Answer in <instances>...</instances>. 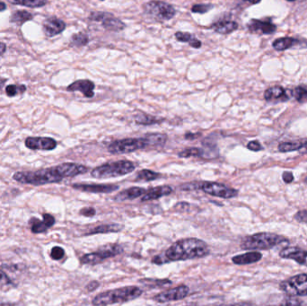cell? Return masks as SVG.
Instances as JSON below:
<instances>
[{
    "mask_svg": "<svg viewBox=\"0 0 307 306\" xmlns=\"http://www.w3.org/2000/svg\"><path fill=\"white\" fill-rule=\"evenodd\" d=\"M87 172L88 168L85 165L65 163L42 170L18 172L13 175V179L23 184L40 186L50 183H58L65 178L84 174Z\"/></svg>",
    "mask_w": 307,
    "mask_h": 306,
    "instance_id": "6da1fadb",
    "label": "cell"
},
{
    "mask_svg": "<svg viewBox=\"0 0 307 306\" xmlns=\"http://www.w3.org/2000/svg\"><path fill=\"white\" fill-rule=\"evenodd\" d=\"M209 253V246L204 241L197 238L182 239L171 245L163 255L154 257L152 262L161 265L172 261H188L203 258Z\"/></svg>",
    "mask_w": 307,
    "mask_h": 306,
    "instance_id": "7a4b0ae2",
    "label": "cell"
},
{
    "mask_svg": "<svg viewBox=\"0 0 307 306\" xmlns=\"http://www.w3.org/2000/svg\"><path fill=\"white\" fill-rule=\"evenodd\" d=\"M167 140V136L161 133H150L142 137L125 138L112 143L108 147L111 153H129L148 147H162Z\"/></svg>",
    "mask_w": 307,
    "mask_h": 306,
    "instance_id": "3957f363",
    "label": "cell"
},
{
    "mask_svg": "<svg viewBox=\"0 0 307 306\" xmlns=\"http://www.w3.org/2000/svg\"><path fill=\"white\" fill-rule=\"evenodd\" d=\"M143 291L137 287H125L109 290L97 295L92 304L94 306H110L134 300L142 295Z\"/></svg>",
    "mask_w": 307,
    "mask_h": 306,
    "instance_id": "277c9868",
    "label": "cell"
},
{
    "mask_svg": "<svg viewBox=\"0 0 307 306\" xmlns=\"http://www.w3.org/2000/svg\"><path fill=\"white\" fill-rule=\"evenodd\" d=\"M288 243V239L275 233L259 232L245 237L241 248L244 249H270L280 244Z\"/></svg>",
    "mask_w": 307,
    "mask_h": 306,
    "instance_id": "5b68a950",
    "label": "cell"
},
{
    "mask_svg": "<svg viewBox=\"0 0 307 306\" xmlns=\"http://www.w3.org/2000/svg\"><path fill=\"white\" fill-rule=\"evenodd\" d=\"M181 189L184 191H190V190H201L205 193L217 197L222 199H232L238 195V191L233 189V188L228 187L225 184L218 183V182H197L186 183L183 185Z\"/></svg>",
    "mask_w": 307,
    "mask_h": 306,
    "instance_id": "8992f818",
    "label": "cell"
},
{
    "mask_svg": "<svg viewBox=\"0 0 307 306\" xmlns=\"http://www.w3.org/2000/svg\"><path fill=\"white\" fill-rule=\"evenodd\" d=\"M136 165L134 163L127 160H119L117 162L107 163L96 167L91 172V175L97 179L103 178H115L126 175L135 170Z\"/></svg>",
    "mask_w": 307,
    "mask_h": 306,
    "instance_id": "52a82bcc",
    "label": "cell"
},
{
    "mask_svg": "<svg viewBox=\"0 0 307 306\" xmlns=\"http://www.w3.org/2000/svg\"><path fill=\"white\" fill-rule=\"evenodd\" d=\"M143 11L147 17L154 21L163 23L175 17L176 10L169 3L159 0H151L143 6Z\"/></svg>",
    "mask_w": 307,
    "mask_h": 306,
    "instance_id": "ba28073f",
    "label": "cell"
},
{
    "mask_svg": "<svg viewBox=\"0 0 307 306\" xmlns=\"http://www.w3.org/2000/svg\"><path fill=\"white\" fill-rule=\"evenodd\" d=\"M123 249L119 244H107L103 247H101L97 251H94L91 253H87L83 256L80 261L83 264H99L109 258H113L116 255L122 253Z\"/></svg>",
    "mask_w": 307,
    "mask_h": 306,
    "instance_id": "9c48e42d",
    "label": "cell"
},
{
    "mask_svg": "<svg viewBox=\"0 0 307 306\" xmlns=\"http://www.w3.org/2000/svg\"><path fill=\"white\" fill-rule=\"evenodd\" d=\"M280 288L291 296H307V274H299L285 280Z\"/></svg>",
    "mask_w": 307,
    "mask_h": 306,
    "instance_id": "30bf717a",
    "label": "cell"
},
{
    "mask_svg": "<svg viewBox=\"0 0 307 306\" xmlns=\"http://www.w3.org/2000/svg\"><path fill=\"white\" fill-rule=\"evenodd\" d=\"M189 291L190 289H189L187 286L181 285V286L174 287V288H171V289L165 291V292H161L159 294L154 295L153 299L154 301L160 303V304L182 300L187 296Z\"/></svg>",
    "mask_w": 307,
    "mask_h": 306,
    "instance_id": "8fae6325",
    "label": "cell"
},
{
    "mask_svg": "<svg viewBox=\"0 0 307 306\" xmlns=\"http://www.w3.org/2000/svg\"><path fill=\"white\" fill-rule=\"evenodd\" d=\"M57 141L51 137L30 136L25 139V147L32 150H53L57 148Z\"/></svg>",
    "mask_w": 307,
    "mask_h": 306,
    "instance_id": "7c38bea8",
    "label": "cell"
},
{
    "mask_svg": "<svg viewBox=\"0 0 307 306\" xmlns=\"http://www.w3.org/2000/svg\"><path fill=\"white\" fill-rule=\"evenodd\" d=\"M66 27V23L61 19L55 17L47 18L42 23L43 33L49 38H52L61 34L65 31Z\"/></svg>",
    "mask_w": 307,
    "mask_h": 306,
    "instance_id": "4fadbf2b",
    "label": "cell"
},
{
    "mask_svg": "<svg viewBox=\"0 0 307 306\" xmlns=\"http://www.w3.org/2000/svg\"><path fill=\"white\" fill-rule=\"evenodd\" d=\"M292 96L289 89H285L282 86H273L268 88L264 93V98L267 102H284L288 101Z\"/></svg>",
    "mask_w": 307,
    "mask_h": 306,
    "instance_id": "5bb4252c",
    "label": "cell"
},
{
    "mask_svg": "<svg viewBox=\"0 0 307 306\" xmlns=\"http://www.w3.org/2000/svg\"><path fill=\"white\" fill-rule=\"evenodd\" d=\"M75 190L90 193H110L119 190V186L115 184H81L76 183L72 185Z\"/></svg>",
    "mask_w": 307,
    "mask_h": 306,
    "instance_id": "9a60e30c",
    "label": "cell"
},
{
    "mask_svg": "<svg viewBox=\"0 0 307 306\" xmlns=\"http://www.w3.org/2000/svg\"><path fill=\"white\" fill-rule=\"evenodd\" d=\"M247 28L251 34H272L276 32L277 26L274 23L258 19H251L247 23Z\"/></svg>",
    "mask_w": 307,
    "mask_h": 306,
    "instance_id": "2e32d148",
    "label": "cell"
},
{
    "mask_svg": "<svg viewBox=\"0 0 307 306\" xmlns=\"http://www.w3.org/2000/svg\"><path fill=\"white\" fill-rule=\"evenodd\" d=\"M279 256L283 259L293 260L300 265L307 267V250L297 247H288L279 252Z\"/></svg>",
    "mask_w": 307,
    "mask_h": 306,
    "instance_id": "e0dca14e",
    "label": "cell"
},
{
    "mask_svg": "<svg viewBox=\"0 0 307 306\" xmlns=\"http://www.w3.org/2000/svg\"><path fill=\"white\" fill-rule=\"evenodd\" d=\"M95 88H96V85L93 81L83 79L75 81L74 83L68 85L67 90L68 92L79 91L86 98H92L95 96Z\"/></svg>",
    "mask_w": 307,
    "mask_h": 306,
    "instance_id": "ac0fdd59",
    "label": "cell"
},
{
    "mask_svg": "<svg viewBox=\"0 0 307 306\" xmlns=\"http://www.w3.org/2000/svg\"><path fill=\"white\" fill-rule=\"evenodd\" d=\"M238 23L234 21L228 20V19H222L218 20L214 23L211 24V29L216 34H231L238 29Z\"/></svg>",
    "mask_w": 307,
    "mask_h": 306,
    "instance_id": "d6986e66",
    "label": "cell"
},
{
    "mask_svg": "<svg viewBox=\"0 0 307 306\" xmlns=\"http://www.w3.org/2000/svg\"><path fill=\"white\" fill-rule=\"evenodd\" d=\"M43 221H40L37 218H33L32 221L30 222L32 224V232L34 233H40L44 232L51 228L55 224V218L54 216L50 214H43Z\"/></svg>",
    "mask_w": 307,
    "mask_h": 306,
    "instance_id": "ffe728a7",
    "label": "cell"
},
{
    "mask_svg": "<svg viewBox=\"0 0 307 306\" xmlns=\"http://www.w3.org/2000/svg\"><path fill=\"white\" fill-rule=\"evenodd\" d=\"M102 26L107 31L118 33L121 32L126 28V24L119 18H116L113 14L107 13V15L103 18L102 22Z\"/></svg>",
    "mask_w": 307,
    "mask_h": 306,
    "instance_id": "44dd1931",
    "label": "cell"
},
{
    "mask_svg": "<svg viewBox=\"0 0 307 306\" xmlns=\"http://www.w3.org/2000/svg\"><path fill=\"white\" fill-rule=\"evenodd\" d=\"M172 192H173V189L168 185L152 188L144 194L141 201L145 202V201H149V200L158 199L162 197L170 195Z\"/></svg>",
    "mask_w": 307,
    "mask_h": 306,
    "instance_id": "7402d4cb",
    "label": "cell"
},
{
    "mask_svg": "<svg viewBox=\"0 0 307 306\" xmlns=\"http://www.w3.org/2000/svg\"><path fill=\"white\" fill-rule=\"evenodd\" d=\"M146 193V190L144 188L131 187L124 190L118 193L115 197L114 200L116 201H125L129 199H135L143 196Z\"/></svg>",
    "mask_w": 307,
    "mask_h": 306,
    "instance_id": "603a6c76",
    "label": "cell"
},
{
    "mask_svg": "<svg viewBox=\"0 0 307 306\" xmlns=\"http://www.w3.org/2000/svg\"><path fill=\"white\" fill-rule=\"evenodd\" d=\"M262 253L258 251H250L245 254L234 256L232 258V261L236 265H247L252 264L262 260Z\"/></svg>",
    "mask_w": 307,
    "mask_h": 306,
    "instance_id": "cb8c5ba5",
    "label": "cell"
},
{
    "mask_svg": "<svg viewBox=\"0 0 307 306\" xmlns=\"http://www.w3.org/2000/svg\"><path fill=\"white\" fill-rule=\"evenodd\" d=\"M301 41L291 37H283L273 41V48L278 51H283L293 48L294 46L300 44Z\"/></svg>",
    "mask_w": 307,
    "mask_h": 306,
    "instance_id": "d4e9b609",
    "label": "cell"
},
{
    "mask_svg": "<svg viewBox=\"0 0 307 306\" xmlns=\"http://www.w3.org/2000/svg\"><path fill=\"white\" fill-rule=\"evenodd\" d=\"M174 36L178 41L188 43L189 45L192 46V48H195V49H199L202 46L201 40H199L195 35L190 34V33L176 32Z\"/></svg>",
    "mask_w": 307,
    "mask_h": 306,
    "instance_id": "484cf974",
    "label": "cell"
},
{
    "mask_svg": "<svg viewBox=\"0 0 307 306\" xmlns=\"http://www.w3.org/2000/svg\"><path fill=\"white\" fill-rule=\"evenodd\" d=\"M122 230V227L117 224H107L95 227L91 231L87 232V235H93L96 233H108V232H118Z\"/></svg>",
    "mask_w": 307,
    "mask_h": 306,
    "instance_id": "4316f807",
    "label": "cell"
},
{
    "mask_svg": "<svg viewBox=\"0 0 307 306\" xmlns=\"http://www.w3.org/2000/svg\"><path fill=\"white\" fill-rule=\"evenodd\" d=\"M165 119H161L154 117L152 115L146 114H138L135 116V121L136 124L149 126V125L160 124Z\"/></svg>",
    "mask_w": 307,
    "mask_h": 306,
    "instance_id": "83f0119b",
    "label": "cell"
},
{
    "mask_svg": "<svg viewBox=\"0 0 307 306\" xmlns=\"http://www.w3.org/2000/svg\"><path fill=\"white\" fill-rule=\"evenodd\" d=\"M33 19H34V16L30 12L25 11V10H18L12 14L10 17V23L23 24Z\"/></svg>",
    "mask_w": 307,
    "mask_h": 306,
    "instance_id": "f1b7e54d",
    "label": "cell"
},
{
    "mask_svg": "<svg viewBox=\"0 0 307 306\" xmlns=\"http://www.w3.org/2000/svg\"><path fill=\"white\" fill-rule=\"evenodd\" d=\"M304 145V140H297V141L282 142L279 145V151L281 153H288L293 151H299Z\"/></svg>",
    "mask_w": 307,
    "mask_h": 306,
    "instance_id": "f546056e",
    "label": "cell"
},
{
    "mask_svg": "<svg viewBox=\"0 0 307 306\" xmlns=\"http://www.w3.org/2000/svg\"><path fill=\"white\" fill-rule=\"evenodd\" d=\"M161 174L153 171L143 169L136 175V182H151L159 178Z\"/></svg>",
    "mask_w": 307,
    "mask_h": 306,
    "instance_id": "4dcf8cb0",
    "label": "cell"
},
{
    "mask_svg": "<svg viewBox=\"0 0 307 306\" xmlns=\"http://www.w3.org/2000/svg\"><path fill=\"white\" fill-rule=\"evenodd\" d=\"M89 42V38L86 34L84 33H77L71 36L70 39V46L71 47H84L88 44Z\"/></svg>",
    "mask_w": 307,
    "mask_h": 306,
    "instance_id": "1f68e13d",
    "label": "cell"
},
{
    "mask_svg": "<svg viewBox=\"0 0 307 306\" xmlns=\"http://www.w3.org/2000/svg\"><path fill=\"white\" fill-rule=\"evenodd\" d=\"M12 4L26 6V7H41L47 4V0H9Z\"/></svg>",
    "mask_w": 307,
    "mask_h": 306,
    "instance_id": "d6a6232c",
    "label": "cell"
},
{
    "mask_svg": "<svg viewBox=\"0 0 307 306\" xmlns=\"http://www.w3.org/2000/svg\"><path fill=\"white\" fill-rule=\"evenodd\" d=\"M292 96L296 98V101L299 102H305L307 101V85H300L296 86L292 92Z\"/></svg>",
    "mask_w": 307,
    "mask_h": 306,
    "instance_id": "836d02e7",
    "label": "cell"
},
{
    "mask_svg": "<svg viewBox=\"0 0 307 306\" xmlns=\"http://www.w3.org/2000/svg\"><path fill=\"white\" fill-rule=\"evenodd\" d=\"M26 89L27 88L24 85H9L6 87V93L7 96L14 97L22 95Z\"/></svg>",
    "mask_w": 307,
    "mask_h": 306,
    "instance_id": "e575fe53",
    "label": "cell"
},
{
    "mask_svg": "<svg viewBox=\"0 0 307 306\" xmlns=\"http://www.w3.org/2000/svg\"><path fill=\"white\" fill-rule=\"evenodd\" d=\"M203 150L200 148H190L187 149L182 150V152L179 153V156L182 158H189V157H197V156H202L203 155Z\"/></svg>",
    "mask_w": 307,
    "mask_h": 306,
    "instance_id": "d590c367",
    "label": "cell"
},
{
    "mask_svg": "<svg viewBox=\"0 0 307 306\" xmlns=\"http://www.w3.org/2000/svg\"><path fill=\"white\" fill-rule=\"evenodd\" d=\"M213 7H214V5H212V4H198V5H194L192 7V12L195 13V14L204 15L206 13L212 10Z\"/></svg>",
    "mask_w": 307,
    "mask_h": 306,
    "instance_id": "8d00e7d4",
    "label": "cell"
},
{
    "mask_svg": "<svg viewBox=\"0 0 307 306\" xmlns=\"http://www.w3.org/2000/svg\"><path fill=\"white\" fill-rule=\"evenodd\" d=\"M64 255H65V250L61 247L55 246L51 249V258L52 260H55V261L61 260Z\"/></svg>",
    "mask_w": 307,
    "mask_h": 306,
    "instance_id": "74e56055",
    "label": "cell"
},
{
    "mask_svg": "<svg viewBox=\"0 0 307 306\" xmlns=\"http://www.w3.org/2000/svg\"><path fill=\"white\" fill-rule=\"evenodd\" d=\"M106 15L107 12H92L89 16V19L95 22H102Z\"/></svg>",
    "mask_w": 307,
    "mask_h": 306,
    "instance_id": "f35d334b",
    "label": "cell"
},
{
    "mask_svg": "<svg viewBox=\"0 0 307 306\" xmlns=\"http://www.w3.org/2000/svg\"><path fill=\"white\" fill-rule=\"evenodd\" d=\"M13 282L9 277L6 275V273L0 269V287H7L12 286Z\"/></svg>",
    "mask_w": 307,
    "mask_h": 306,
    "instance_id": "ab89813d",
    "label": "cell"
},
{
    "mask_svg": "<svg viewBox=\"0 0 307 306\" xmlns=\"http://www.w3.org/2000/svg\"><path fill=\"white\" fill-rule=\"evenodd\" d=\"M294 217L297 222L307 223V210L298 211Z\"/></svg>",
    "mask_w": 307,
    "mask_h": 306,
    "instance_id": "60d3db41",
    "label": "cell"
},
{
    "mask_svg": "<svg viewBox=\"0 0 307 306\" xmlns=\"http://www.w3.org/2000/svg\"><path fill=\"white\" fill-rule=\"evenodd\" d=\"M247 148L250 149L251 151H254V152L261 151V150L263 149L262 145H261V143L259 141H257V140L249 142L248 145H247Z\"/></svg>",
    "mask_w": 307,
    "mask_h": 306,
    "instance_id": "b9f144b4",
    "label": "cell"
},
{
    "mask_svg": "<svg viewBox=\"0 0 307 306\" xmlns=\"http://www.w3.org/2000/svg\"><path fill=\"white\" fill-rule=\"evenodd\" d=\"M191 209V205L187 202H179L174 206V210L179 212H186Z\"/></svg>",
    "mask_w": 307,
    "mask_h": 306,
    "instance_id": "7bdbcfd3",
    "label": "cell"
},
{
    "mask_svg": "<svg viewBox=\"0 0 307 306\" xmlns=\"http://www.w3.org/2000/svg\"><path fill=\"white\" fill-rule=\"evenodd\" d=\"M80 214L87 216V217H91V216L96 215V210L93 208H84V209L80 210Z\"/></svg>",
    "mask_w": 307,
    "mask_h": 306,
    "instance_id": "ee69618b",
    "label": "cell"
},
{
    "mask_svg": "<svg viewBox=\"0 0 307 306\" xmlns=\"http://www.w3.org/2000/svg\"><path fill=\"white\" fill-rule=\"evenodd\" d=\"M100 287V283L97 282V281H92L90 283L88 284L85 287V289L87 290L88 292H94Z\"/></svg>",
    "mask_w": 307,
    "mask_h": 306,
    "instance_id": "f6af8a7d",
    "label": "cell"
},
{
    "mask_svg": "<svg viewBox=\"0 0 307 306\" xmlns=\"http://www.w3.org/2000/svg\"><path fill=\"white\" fill-rule=\"evenodd\" d=\"M282 177H283V181L286 183H291L294 181V175L291 172H285Z\"/></svg>",
    "mask_w": 307,
    "mask_h": 306,
    "instance_id": "bcb514c9",
    "label": "cell"
},
{
    "mask_svg": "<svg viewBox=\"0 0 307 306\" xmlns=\"http://www.w3.org/2000/svg\"><path fill=\"white\" fill-rule=\"evenodd\" d=\"M200 136V133H186L185 134V138L187 139H194L196 137H199Z\"/></svg>",
    "mask_w": 307,
    "mask_h": 306,
    "instance_id": "7dc6e473",
    "label": "cell"
},
{
    "mask_svg": "<svg viewBox=\"0 0 307 306\" xmlns=\"http://www.w3.org/2000/svg\"><path fill=\"white\" fill-rule=\"evenodd\" d=\"M303 140H304V145H303V148L299 150V153L305 154V153H307V138H305Z\"/></svg>",
    "mask_w": 307,
    "mask_h": 306,
    "instance_id": "c3c4849f",
    "label": "cell"
},
{
    "mask_svg": "<svg viewBox=\"0 0 307 306\" xmlns=\"http://www.w3.org/2000/svg\"><path fill=\"white\" fill-rule=\"evenodd\" d=\"M6 51V45L3 42H0V56L3 55Z\"/></svg>",
    "mask_w": 307,
    "mask_h": 306,
    "instance_id": "681fc988",
    "label": "cell"
},
{
    "mask_svg": "<svg viewBox=\"0 0 307 306\" xmlns=\"http://www.w3.org/2000/svg\"><path fill=\"white\" fill-rule=\"evenodd\" d=\"M243 2H246V3H249L250 5H256V4H259L262 0H242Z\"/></svg>",
    "mask_w": 307,
    "mask_h": 306,
    "instance_id": "f907efd6",
    "label": "cell"
},
{
    "mask_svg": "<svg viewBox=\"0 0 307 306\" xmlns=\"http://www.w3.org/2000/svg\"><path fill=\"white\" fill-rule=\"evenodd\" d=\"M7 80L6 78H3V77H0V90L4 87V85L6 84V82Z\"/></svg>",
    "mask_w": 307,
    "mask_h": 306,
    "instance_id": "816d5d0a",
    "label": "cell"
},
{
    "mask_svg": "<svg viewBox=\"0 0 307 306\" xmlns=\"http://www.w3.org/2000/svg\"><path fill=\"white\" fill-rule=\"evenodd\" d=\"M6 9V5L4 3V2H2V1H0V12L5 11Z\"/></svg>",
    "mask_w": 307,
    "mask_h": 306,
    "instance_id": "f5cc1de1",
    "label": "cell"
},
{
    "mask_svg": "<svg viewBox=\"0 0 307 306\" xmlns=\"http://www.w3.org/2000/svg\"><path fill=\"white\" fill-rule=\"evenodd\" d=\"M288 1H289V2H294V1H296V0H288Z\"/></svg>",
    "mask_w": 307,
    "mask_h": 306,
    "instance_id": "db71d44e",
    "label": "cell"
},
{
    "mask_svg": "<svg viewBox=\"0 0 307 306\" xmlns=\"http://www.w3.org/2000/svg\"><path fill=\"white\" fill-rule=\"evenodd\" d=\"M305 182H306V183H307V178L306 179V181H305Z\"/></svg>",
    "mask_w": 307,
    "mask_h": 306,
    "instance_id": "11a10c76",
    "label": "cell"
},
{
    "mask_svg": "<svg viewBox=\"0 0 307 306\" xmlns=\"http://www.w3.org/2000/svg\"><path fill=\"white\" fill-rule=\"evenodd\" d=\"M101 1H104V0H101Z\"/></svg>",
    "mask_w": 307,
    "mask_h": 306,
    "instance_id": "9f6ffc18",
    "label": "cell"
}]
</instances>
